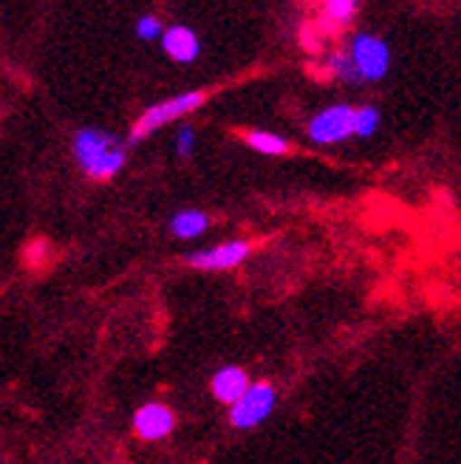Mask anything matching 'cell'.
<instances>
[{"mask_svg":"<svg viewBox=\"0 0 461 464\" xmlns=\"http://www.w3.org/2000/svg\"><path fill=\"white\" fill-rule=\"evenodd\" d=\"M249 255H252L249 241H224V244L184 255V264L193 266V269H201V272H224V269L241 266Z\"/></svg>","mask_w":461,"mask_h":464,"instance_id":"cell-6","label":"cell"},{"mask_svg":"<svg viewBox=\"0 0 461 464\" xmlns=\"http://www.w3.org/2000/svg\"><path fill=\"white\" fill-rule=\"evenodd\" d=\"M45 252H49V244H45L43 238H34L23 246V258H26L29 266H40L45 261Z\"/></svg>","mask_w":461,"mask_h":464,"instance_id":"cell-17","label":"cell"},{"mask_svg":"<svg viewBox=\"0 0 461 464\" xmlns=\"http://www.w3.org/2000/svg\"><path fill=\"white\" fill-rule=\"evenodd\" d=\"M345 52H349L357 74L362 82H379L388 77L390 72V45L374 34V32H354L349 45H345Z\"/></svg>","mask_w":461,"mask_h":464,"instance_id":"cell-3","label":"cell"},{"mask_svg":"<svg viewBox=\"0 0 461 464\" xmlns=\"http://www.w3.org/2000/svg\"><path fill=\"white\" fill-rule=\"evenodd\" d=\"M326 72L334 77V80H342V82H351V85H362L360 74H357V68L349 57V52L345 49H337L326 57Z\"/></svg>","mask_w":461,"mask_h":464,"instance_id":"cell-13","label":"cell"},{"mask_svg":"<svg viewBox=\"0 0 461 464\" xmlns=\"http://www.w3.org/2000/svg\"><path fill=\"white\" fill-rule=\"evenodd\" d=\"M196 150V128L193 125H181L176 133V153L181 159H190Z\"/></svg>","mask_w":461,"mask_h":464,"instance_id":"cell-16","label":"cell"},{"mask_svg":"<svg viewBox=\"0 0 461 464\" xmlns=\"http://www.w3.org/2000/svg\"><path fill=\"white\" fill-rule=\"evenodd\" d=\"M133 32H136V37L139 40H161L165 37V32H168V26H165V20H161L158 14H142L139 20H136V26H133Z\"/></svg>","mask_w":461,"mask_h":464,"instance_id":"cell-15","label":"cell"},{"mask_svg":"<svg viewBox=\"0 0 461 464\" xmlns=\"http://www.w3.org/2000/svg\"><path fill=\"white\" fill-rule=\"evenodd\" d=\"M206 100H210V91H181V94L176 97H168L161 100L150 108H145L139 113V120L133 122L130 128V136H128V145H136L142 142V139H148L150 133H156L158 128H165L170 122H178L184 120V116H190L193 111H198Z\"/></svg>","mask_w":461,"mask_h":464,"instance_id":"cell-2","label":"cell"},{"mask_svg":"<svg viewBox=\"0 0 461 464\" xmlns=\"http://www.w3.org/2000/svg\"><path fill=\"white\" fill-rule=\"evenodd\" d=\"M158 43H161V52H165L178 65H190L201 54V40H198L196 29L181 26V23H176V26H168L165 37H161Z\"/></svg>","mask_w":461,"mask_h":464,"instance_id":"cell-8","label":"cell"},{"mask_svg":"<svg viewBox=\"0 0 461 464\" xmlns=\"http://www.w3.org/2000/svg\"><path fill=\"white\" fill-rule=\"evenodd\" d=\"M244 142L252 148V150H258L264 156H283L292 150L289 145V139L278 136V133H269V130H246L244 133Z\"/></svg>","mask_w":461,"mask_h":464,"instance_id":"cell-12","label":"cell"},{"mask_svg":"<svg viewBox=\"0 0 461 464\" xmlns=\"http://www.w3.org/2000/svg\"><path fill=\"white\" fill-rule=\"evenodd\" d=\"M213 218L206 216L204 210H178L170 221L168 229L173 232V238L190 241V238H201L206 229H210Z\"/></svg>","mask_w":461,"mask_h":464,"instance_id":"cell-11","label":"cell"},{"mask_svg":"<svg viewBox=\"0 0 461 464\" xmlns=\"http://www.w3.org/2000/svg\"><path fill=\"white\" fill-rule=\"evenodd\" d=\"M72 156L88 179L110 181L128 165V142L102 128H80L72 136Z\"/></svg>","mask_w":461,"mask_h":464,"instance_id":"cell-1","label":"cell"},{"mask_svg":"<svg viewBox=\"0 0 461 464\" xmlns=\"http://www.w3.org/2000/svg\"><path fill=\"white\" fill-rule=\"evenodd\" d=\"M173 430H176L173 408L161 405V402H145L142 408H136L133 433L139 436L142 442H158V439H168Z\"/></svg>","mask_w":461,"mask_h":464,"instance_id":"cell-7","label":"cell"},{"mask_svg":"<svg viewBox=\"0 0 461 464\" xmlns=\"http://www.w3.org/2000/svg\"><path fill=\"white\" fill-rule=\"evenodd\" d=\"M249 388H252L249 374H246V368H241V365H224V368L216 371L213 380H210L213 397H216L218 402L229 405V408H233Z\"/></svg>","mask_w":461,"mask_h":464,"instance_id":"cell-9","label":"cell"},{"mask_svg":"<svg viewBox=\"0 0 461 464\" xmlns=\"http://www.w3.org/2000/svg\"><path fill=\"white\" fill-rule=\"evenodd\" d=\"M274 405H278V391H274L272 382H252V388L244 393V397L229 408V425L235 430H252L264 425Z\"/></svg>","mask_w":461,"mask_h":464,"instance_id":"cell-4","label":"cell"},{"mask_svg":"<svg viewBox=\"0 0 461 464\" xmlns=\"http://www.w3.org/2000/svg\"><path fill=\"white\" fill-rule=\"evenodd\" d=\"M306 133L314 145H340L354 136V108L351 105H329L320 113H314Z\"/></svg>","mask_w":461,"mask_h":464,"instance_id":"cell-5","label":"cell"},{"mask_svg":"<svg viewBox=\"0 0 461 464\" xmlns=\"http://www.w3.org/2000/svg\"><path fill=\"white\" fill-rule=\"evenodd\" d=\"M379 122H382V113L377 105H360L354 108V139H371L377 130H379Z\"/></svg>","mask_w":461,"mask_h":464,"instance_id":"cell-14","label":"cell"},{"mask_svg":"<svg viewBox=\"0 0 461 464\" xmlns=\"http://www.w3.org/2000/svg\"><path fill=\"white\" fill-rule=\"evenodd\" d=\"M360 14L357 0H329L320 6L317 14V32L320 34H337L342 29H349Z\"/></svg>","mask_w":461,"mask_h":464,"instance_id":"cell-10","label":"cell"}]
</instances>
